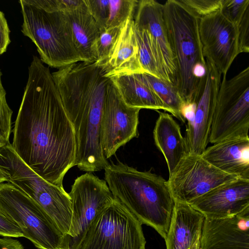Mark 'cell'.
Wrapping results in <instances>:
<instances>
[{
    "instance_id": "1",
    "label": "cell",
    "mask_w": 249,
    "mask_h": 249,
    "mask_svg": "<svg viewBox=\"0 0 249 249\" xmlns=\"http://www.w3.org/2000/svg\"><path fill=\"white\" fill-rule=\"evenodd\" d=\"M12 146L20 159L49 182L64 188L75 166L76 141L49 68L36 56L28 77L13 130Z\"/></svg>"
},
{
    "instance_id": "2",
    "label": "cell",
    "mask_w": 249,
    "mask_h": 249,
    "mask_svg": "<svg viewBox=\"0 0 249 249\" xmlns=\"http://www.w3.org/2000/svg\"><path fill=\"white\" fill-rule=\"evenodd\" d=\"M104 170L113 198L165 239L175 204L167 180L152 168L140 171L120 161L108 163Z\"/></svg>"
},
{
    "instance_id": "3",
    "label": "cell",
    "mask_w": 249,
    "mask_h": 249,
    "mask_svg": "<svg viewBox=\"0 0 249 249\" xmlns=\"http://www.w3.org/2000/svg\"><path fill=\"white\" fill-rule=\"evenodd\" d=\"M177 67V88L185 103L195 101L207 71L199 34V18L180 0L163 4Z\"/></svg>"
},
{
    "instance_id": "4",
    "label": "cell",
    "mask_w": 249,
    "mask_h": 249,
    "mask_svg": "<svg viewBox=\"0 0 249 249\" xmlns=\"http://www.w3.org/2000/svg\"><path fill=\"white\" fill-rule=\"evenodd\" d=\"M19 3L21 31L35 44L43 63L59 69L81 62L64 13L50 10L42 0H20Z\"/></svg>"
},
{
    "instance_id": "5",
    "label": "cell",
    "mask_w": 249,
    "mask_h": 249,
    "mask_svg": "<svg viewBox=\"0 0 249 249\" xmlns=\"http://www.w3.org/2000/svg\"><path fill=\"white\" fill-rule=\"evenodd\" d=\"M0 210L39 249H65L64 235L34 200L9 183H0Z\"/></svg>"
},
{
    "instance_id": "6",
    "label": "cell",
    "mask_w": 249,
    "mask_h": 249,
    "mask_svg": "<svg viewBox=\"0 0 249 249\" xmlns=\"http://www.w3.org/2000/svg\"><path fill=\"white\" fill-rule=\"evenodd\" d=\"M249 130V67L230 80L223 77L217 93L209 142L247 138Z\"/></svg>"
},
{
    "instance_id": "7",
    "label": "cell",
    "mask_w": 249,
    "mask_h": 249,
    "mask_svg": "<svg viewBox=\"0 0 249 249\" xmlns=\"http://www.w3.org/2000/svg\"><path fill=\"white\" fill-rule=\"evenodd\" d=\"M142 224L113 201L95 217L77 249H145Z\"/></svg>"
},
{
    "instance_id": "8",
    "label": "cell",
    "mask_w": 249,
    "mask_h": 249,
    "mask_svg": "<svg viewBox=\"0 0 249 249\" xmlns=\"http://www.w3.org/2000/svg\"><path fill=\"white\" fill-rule=\"evenodd\" d=\"M0 168L6 181L36 202L52 219H58L68 211L71 205L69 193L34 172L9 142L0 148Z\"/></svg>"
},
{
    "instance_id": "9",
    "label": "cell",
    "mask_w": 249,
    "mask_h": 249,
    "mask_svg": "<svg viewBox=\"0 0 249 249\" xmlns=\"http://www.w3.org/2000/svg\"><path fill=\"white\" fill-rule=\"evenodd\" d=\"M69 194L72 219L70 230L64 237V247L77 249L95 217L114 198L106 181L89 172L74 180Z\"/></svg>"
},
{
    "instance_id": "10",
    "label": "cell",
    "mask_w": 249,
    "mask_h": 249,
    "mask_svg": "<svg viewBox=\"0 0 249 249\" xmlns=\"http://www.w3.org/2000/svg\"><path fill=\"white\" fill-rule=\"evenodd\" d=\"M235 176L217 169L201 156L188 154L169 176L168 185L174 201L190 204Z\"/></svg>"
},
{
    "instance_id": "11",
    "label": "cell",
    "mask_w": 249,
    "mask_h": 249,
    "mask_svg": "<svg viewBox=\"0 0 249 249\" xmlns=\"http://www.w3.org/2000/svg\"><path fill=\"white\" fill-rule=\"evenodd\" d=\"M140 110L125 104L111 80L104 102L99 132L100 144L106 159L139 136Z\"/></svg>"
},
{
    "instance_id": "12",
    "label": "cell",
    "mask_w": 249,
    "mask_h": 249,
    "mask_svg": "<svg viewBox=\"0 0 249 249\" xmlns=\"http://www.w3.org/2000/svg\"><path fill=\"white\" fill-rule=\"evenodd\" d=\"M199 34L204 57L222 74L227 73L240 53L236 26L220 12L200 18Z\"/></svg>"
},
{
    "instance_id": "13",
    "label": "cell",
    "mask_w": 249,
    "mask_h": 249,
    "mask_svg": "<svg viewBox=\"0 0 249 249\" xmlns=\"http://www.w3.org/2000/svg\"><path fill=\"white\" fill-rule=\"evenodd\" d=\"M206 62V73L194 102L193 115L187 121L184 137L189 153L200 156L209 142L222 75L212 62L207 59Z\"/></svg>"
},
{
    "instance_id": "14",
    "label": "cell",
    "mask_w": 249,
    "mask_h": 249,
    "mask_svg": "<svg viewBox=\"0 0 249 249\" xmlns=\"http://www.w3.org/2000/svg\"><path fill=\"white\" fill-rule=\"evenodd\" d=\"M205 218L225 219L249 213V179L237 178L191 202Z\"/></svg>"
},
{
    "instance_id": "15",
    "label": "cell",
    "mask_w": 249,
    "mask_h": 249,
    "mask_svg": "<svg viewBox=\"0 0 249 249\" xmlns=\"http://www.w3.org/2000/svg\"><path fill=\"white\" fill-rule=\"evenodd\" d=\"M134 26L147 30L151 37L165 80L177 87V67L164 20L163 4L154 0H139Z\"/></svg>"
},
{
    "instance_id": "16",
    "label": "cell",
    "mask_w": 249,
    "mask_h": 249,
    "mask_svg": "<svg viewBox=\"0 0 249 249\" xmlns=\"http://www.w3.org/2000/svg\"><path fill=\"white\" fill-rule=\"evenodd\" d=\"M200 249H249V213L204 219Z\"/></svg>"
},
{
    "instance_id": "17",
    "label": "cell",
    "mask_w": 249,
    "mask_h": 249,
    "mask_svg": "<svg viewBox=\"0 0 249 249\" xmlns=\"http://www.w3.org/2000/svg\"><path fill=\"white\" fill-rule=\"evenodd\" d=\"M205 217L190 204L175 201L165 241L166 249H200Z\"/></svg>"
},
{
    "instance_id": "18",
    "label": "cell",
    "mask_w": 249,
    "mask_h": 249,
    "mask_svg": "<svg viewBox=\"0 0 249 249\" xmlns=\"http://www.w3.org/2000/svg\"><path fill=\"white\" fill-rule=\"evenodd\" d=\"M220 171L249 179V137L230 139L208 147L200 155Z\"/></svg>"
},
{
    "instance_id": "19",
    "label": "cell",
    "mask_w": 249,
    "mask_h": 249,
    "mask_svg": "<svg viewBox=\"0 0 249 249\" xmlns=\"http://www.w3.org/2000/svg\"><path fill=\"white\" fill-rule=\"evenodd\" d=\"M101 68L104 75L108 78L144 73L139 61L134 18H128L122 26L115 45Z\"/></svg>"
},
{
    "instance_id": "20",
    "label": "cell",
    "mask_w": 249,
    "mask_h": 249,
    "mask_svg": "<svg viewBox=\"0 0 249 249\" xmlns=\"http://www.w3.org/2000/svg\"><path fill=\"white\" fill-rule=\"evenodd\" d=\"M157 111L159 116L153 131V138L155 145L164 157L169 176L189 152L179 125L172 115Z\"/></svg>"
},
{
    "instance_id": "21",
    "label": "cell",
    "mask_w": 249,
    "mask_h": 249,
    "mask_svg": "<svg viewBox=\"0 0 249 249\" xmlns=\"http://www.w3.org/2000/svg\"><path fill=\"white\" fill-rule=\"evenodd\" d=\"M65 15L81 62H95L97 60L96 43L101 31L86 3L79 8Z\"/></svg>"
},
{
    "instance_id": "22",
    "label": "cell",
    "mask_w": 249,
    "mask_h": 249,
    "mask_svg": "<svg viewBox=\"0 0 249 249\" xmlns=\"http://www.w3.org/2000/svg\"><path fill=\"white\" fill-rule=\"evenodd\" d=\"M142 73L119 75L110 78L127 106L156 111L160 109L167 111L160 99L144 79Z\"/></svg>"
},
{
    "instance_id": "23",
    "label": "cell",
    "mask_w": 249,
    "mask_h": 249,
    "mask_svg": "<svg viewBox=\"0 0 249 249\" xmlns=\"http://www.w3.org/2000/svg\"><path fill=\"white\" fill-rule=\"evenodd\" d=\"M144 79L160 99L167 112L185 124L186 120L182 114L185 103L177 87L167 81L143 73Z\"/></svg>"
},
{
    "instance_id": "24",
    "label": "cell",
    "mask_w": 249,
    "mask_h": 249,
    "mask_svg": "<svg viewBox=\"0 0 249 249\" xmlns=\"http://www.w3.org/2000/svg\"><path fill=\"white\" fill-rule=\"evenodd\" d=\"M139 61L144 73L165 80L161 66L148 31L135 27Z\"/></svg>"
},
{
    "instance_id": "25",
    "label": "cell",
    "mask_w": 249,
    "mask_h": 249,
    "mask_svg": "<svg viewBox=\"0 0 249 249\" xmlns=\"http://www.w3.org/2000/svg\"><path fill=\"white\" fill-rule=\"evenodd\" d=\"M138 1L109 0L108 18L106 29L121 26L128 18H134Z\"/></svg>"
},
{
    "instance_id": "26",
    "label": "cell",
    "mask_w": 249,
    "mask_h": 249,
    "mask_svg": "<svg viewBox=\"0 0 249 249\" xmlns=\"http://www.w3.org/2000/svg\"><path fill=\"white\" fill-rule=\"evenodd\" d=\"M123 25L101 31L96 43V65L102 67L107 60Z\"/></svg>"
},
{
    "instance_id": "27",
    "label": "cell",
    "mask_w": 249,
    "mask_h": 249,
    "mask_svg": "<svg viewBox=\"0 0 249 249\" xmlns=\"http://www.w3.org/2000/svg\"><path fill=\"white\" fill-rule=\"evenodd\" d=\"M248 9L249 0H223L220 11L237 27Z\"/></svg>"
},
{
    "instance_id": "28",
    "label": "cell",
    "mask_w": 249,
    "mask_h": 249,
    "mask_svg": "<svg viewBox=\"0 0 249 249\" xmlns=\"http://www.w3.org/2000/svg\"><path fill=\"white\" fill-rule=\"evenodd\" d=\"M1 76L0 70V135L9 141L13 111L6 101V93L2 84Z\"/></svg>"
},
{
    "instance_id": "29",
    "label": "cell",
    "mask_w": 249,
    "mask_h": 249,
    "mask_svg": "<svg viewBox=\"0 0 249 249\" xmlns=\"http://www.w3.org/2000/svg\"><path fill=\"white\" fill-rule=\"evenodd\" d=\"M199 18L220 10L223 0H180Z\"/></svg>"
},
{
    "instance_id": "30",
    "label": "cell",
    "mask_w": 249,
    "mask_h": 249,
    "mask_svg": "<svg viewBox=\"0 0 249 249\" xmlns=\"http://www.w3.org/2000/svg\"><path fill=\"white\" fill-rule=\"evenodd\" d=\"M85 1L100 31L106 29L108 18L109 0H85Z\"/></svg>"
},
{
    "instance_id": "31",
    "label": "cell",
    "mask_w": 249,
    "mask_h": 249,
    "mask_svg": "<svg viewBox=\"0 0 249 249\" xmlns=\"http://www.w3.org/2000/svg\"><path fill=\"white\" fill-rule=\"evenodd\" d=\"M239 53L249 52V9L237 26Z\"/></svg>"
},
{
    "instance_id": "32",
    "label": "cell",
    "mask_w": 249,
    "mask_h": 249,
    "mask_svg": "<svg viewBox=\"0 0 249 249\" xmlns=\"http://www.w3.org/2000/svg\"><path fill=\"white\" fill-rule=\"evenodd\" d=\"M0 235L9 237H23L19 227L0 210Z\"/></svg>"
},
{
    "instance_id": "33",
    "label": "cell",
    "mask_w": 249,
    "mask_h": 249,
    "mask_svg": "<svg viewBox=\"0 0 249 249\" xmlns=\"http://www.w3.org/2000/svg\"><path fill=\"white\" fill-rule=\"evenodd\" d=\"M10 31L4 13L0 10V55L4 53L11 41Z\"/></svg>"
},
{
    "instance_id": "34",
    "label": "cell",
    "mask_w": 249,
    "mask_h": 249,
    "mask_svg": "<svg viewBox=\"0 0 249 249\" xmlns=\"http://www.w3.org/2000/svg\"><path fill=\"white\" fill-rule=\"evenodd\" d=\"M0 249H24L18 240L9 237H0Z\"/></svg>"
},
{
    "instance_id": "35",
    "label": "cell",
    "mask_w": 249,
    "mask_h": 249,
    "mask_svg": "<svg viewBox=\"0 0 249 249\" xmlns=\"http://www.w3.org/2000/svg\"><path fill=\"white\" fill-rule=\"evenodd\" d=\"M9 141H7L0 135V148L5 146Z\"/></svg>"
},
{
    "instance_id": "36",
    "label": "cell",
    "mask_w": 249,
    "mask_h": 249,
    "mask_svg": "<svg viewBox=\"0 0 249 249\" xmlns=\"http://www.w3.org/2000/svg\"><path fill=\"white\" fill-rule=\"evenodd\" d=\"M4 181H6V176L0 168V183H2Z\"/></svg>"
}]
</instances>
